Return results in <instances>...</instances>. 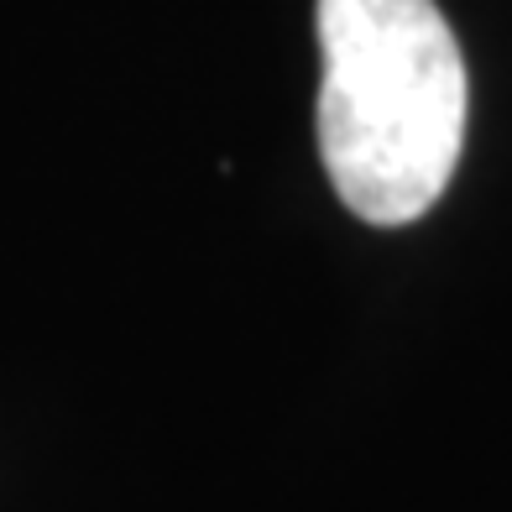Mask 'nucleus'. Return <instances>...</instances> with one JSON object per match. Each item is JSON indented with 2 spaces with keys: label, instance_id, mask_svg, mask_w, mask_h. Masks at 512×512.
Masks as SVG:
<instances>
[{
  "label": "nucleus",
  "instance_id": "obj_1",
  "mask_svg": "<svg viewBox=\"0 0 512 512\" xmlns=\"http://www.w3.org/2000/svg\"><path fill=\"white\" fill-rule=\"evenodd\" d=\"M319 157L366 225H413L465 147L460 42L434 0H319Z\"/></svg>",
  "mask_w": 512,
  "mask_h": 512
}]
</instances>
